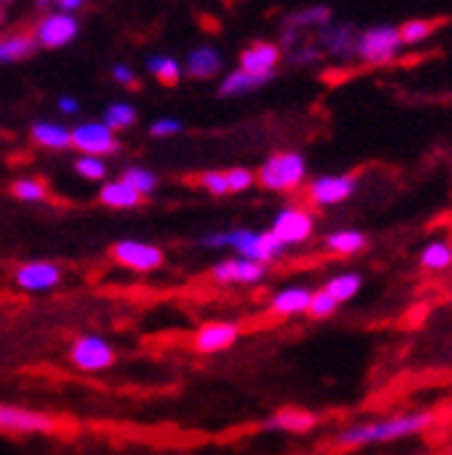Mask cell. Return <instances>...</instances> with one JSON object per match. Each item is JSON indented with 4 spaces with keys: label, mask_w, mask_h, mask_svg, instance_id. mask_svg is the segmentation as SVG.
<instances>
[{
    "label": "cell",
    "mask_w": 452,
    "mask_h": 455,
    "mask_svg": "<svg viewBox=\"0 0 452 455\" xmlns=\"http://www.w3.org/2000/svg\"><path fill=\"white\" fill-rule=\"evenodd\" d=\"M149 74L160 82V84H165V87H174L177 82H179V63L174 60V57H165V54H155V57H149Z\"/></svg>",
    "instance_id": "83f0119b"
},
{
    "label": "cell",
    "mask_w": 452,
    "mask_h": 455,
    "mask_svg": "<svg viewBox=\"0 0 452 455\" xmlns=\"http://www.w3.org/2000/svg\"><path fill=\"white\" fill-rule=\"evenodd\" d=\"M179 131H182V123H179V120H157V123L152 125V136H157V139L174 136V133H179Z\"/></svg>",
    "instance_id": "d590c367"
},
{
    "label": "cell",
    "mask_w": 452,
    "mask_h": 455,
    "mask_svg": "<svg viewBox=\"0 0 452 455\" xmlns=\"http://www.w3.org/2000/svg\"><path fill=\"white\" fill-rule=\"evenodd\" d=\"M111 258H115L120 266L125 268H133V271H152L163 263V252L155 247V244H147V242H117L111 247Z\"/></svg>",
    "instance_id": "30bf717a"
},
{
    "label": "cell",
    "mask_w": 452,
    "mask_h": 455,
    "mask_svg": "<svg viewBox=\"0 0 452 455\" xmlns=\"http://www.w3.org/2000/svg\"><path fill=\"white\" fill-rule=\"evenodd\" d=\"M71 144L84 152V155H111L120 152V141L115 139V131H111L106 123H87L71 131Z\"/></svg>",
    "instance_id": "52a82bcc"
},
{
    "label": "cell",
    "mask_w": 452,
    "mask_h": 455,
    "mask_svg": "<svg viewBox=\"0 0 452 455\" xmlns=\"http://www.w3.org/2000/svg\"><path fill=\"white\" fill-rule=\"evenodd\" d=\"M239 339V325L236 323H225V320H217V323H206L198 328L195 339H193V347L198 353H222L236 345Z\"/></svg>",
    "instance_id": "7c38bea8"
},
{
    "label": "cell",
    "mask_w": 452,
    "mask_h": 455,
    "mask_svg": "<svg viewBox=\"0 0 452 455\" xmlns=\"http://www.w3.org/2000/svg\"><path fill=\"white\" fill-rule=\"evenodd\" d=\"M433 423L431 412H412V415H395L385 420H371L361 423L353 428H345L336 436V444L342 447H366V444H385L395 439H407L415 434H423Z\"/></svg>",
    "instance_id": "6da1fadb"
},
{
    "label": "cell",
    "mask_w": 452,
    "mask_h": 455,
    "mask_svg": "<svg viewBox=\"0 0 452 455\" xmlns=\"http://www.w3.org/2000/svg\"><path fill=\"white\" fill-rule=\"evenodd\" d=\"M115 79H117V82H123V84H128L131 90H139V87H141L139 76H136L128 66H117V68H115Z\"/></svg>",
    "instance_id": "8d00e7d4"
},
{
    "label": "cell",
    "mask_w": 452,
    "mask_h": 455,
    "mask_svg": "<svg viewBox=\"0 0 452 455\" xmlns=\"http://www.w3.org/2000/svg\"><path fill=\"white\" fill-rule=\"evenodd\" d=\"M366 244H369V239L361 231H336V234L325 236V247L338 255H358L366 250Z\"/></svg>",
    "instance_id": "cb8c5ba5"
},
{
    "label": "cell",
    "mask_w": 452,
    "mask_h": 455,
    "mask_svg": "<svg viewBox=\"0 0 452 455\" xmlns=\"http://www.w3.org/2000/svg\"><path fill=\"white\" fill-rule=\"evenodd\" d=\"M274 76H258V74H247V71H236L231 74L219 84V95L222 98H231V95H242V92H252L260 90L263 84H268Z\"/></svg>",
    "instance_id": "603a6c76"
},
{
    "label": "cell",
    "mask_w": 452,
    "mask_h": 455,
    "mask_svg": "<svg viewBox=\"0 0 452 455\" xmlns=\"http://www.w3.org/2000/svg\"><path fill=\"white\" fill-rule=\"evenodd\" d=\"M74 168H76V174L84 177V180H103L106 177V163L100 157H95V155L79 157Z\"/></svg>",
    "instance_id": "e575fe53"
},
{
    "label": "cell",
    "mask_w": 452,
    "mask_h": 455,
    "mask_svg": "<svg viewBox=\"0 0 452 455\" xmlns=\"http://www.w3.org/2000/svg\"><path fill=\"white\" fill-rule=\"evenodd\" d=\"M401 46L404 44H401L399 28L379 25V28H371L366 33H358L355 54L369 66H385V63L393 60L395 54H399Z\"/></svg>",
    "instance_id": "277c9868"
},
{
    "label": "cell",
    "mask_w": 452,
    "mask_h": 455,
    "mask_svg": "<svg viewBox=\"0 0 452 455\" xmlns=\"http://www.w3.org/2000/svg\"><path fill=\"white\" fill-rule=\"evenodd\" d=\"M304 174L306 160L298 152H282L263 163V168L258 171V182L266 190H293L301 185Z\"/></svg>",
    "instance_id": "3957f363"
},
{
    "label": "cell",
    "mask_w": 452,
    "mask_h": 455,
    "mask_svg": "<svg viewBox=\"0 0 452 455\" xmlns=\"http://www.w3.org/2000/svg\"><path fill=\"white\" fill-rule=\"evenodd\" d=\"M222 68V57L214 49H195L187 57V74L195 79H209Z\"/></svg>",
    "instance_id": "7402d4cb"
},
{
    "label": "cell",
    "mask_w": 452,
    "mask_h": 455,
    "mask_svg": "<svg viewBox=\"0 0 452 455\" xmlns=\"http://www.w3.org/2000/svg\"><path fill=\"white\" fill-rule=\"evenodd\" d=\"M336 309H338V301H336L330 293L317 291V293H312V299H309V309H306V312H309L314 320H325V317H330Z\"/></svg>",
    "instance_id": "d6a6232c"
},
{
    "label": "cell",
    "mask_w": 452,
    "mask_h": 455,
    "mask_svg": "<svg viewBox=\"0 0 452 455\" xmlns=\"http://www.w3.org/2000/svg\"><path fill=\"white\" fill-rule=\"evenodd\" d=\"M58 106H60V111H66V114H76V111H79V103H76L74 98H60Z\"/></svg>",
    "instance_id": "f35d334b"
},
{
    "label": "cell",
    "mask_w": 452,
    "mask_h": 455,
    "mask_svg": "<svg viewBox=\"0 0 452 455\" xmlns=\"http://www.w3.org/2000/svg\"><path fill=\"white\" fill-rule=\"evenodd\" d=\"M309 299H312V291L306 288H298V284H290V288H282L274 293L271 299V309L276 315H301L309 309Z\"/></svg>",
    "instance_id": "d6986e66"
},
{
    "label": "cell",
    "mask_w": 452,
    "mask_h": 455,
    "mask_svg": "<svg viewBox=\"0 0 452 455\" xmlns=\"http://www.w3.org/2000/svg\"><path fill=\"white\" fill-rule=\"evenodd\" d=\"M79 33V22L71 14H49L46 20H41V25L36 28V41L38 46H66L76 38Z\"/></svg>",
    "instance_id": "4fadbf2b"
},
{
    "label": "cell",
    "mask_w": 452,
    "mask_h": 455,
    "mask_svg": "<svg viewBox=\"0 0 452 455\" xmlns=\"http://www.w3.org/2000/svg\"><path fill=\"white\" fill-rule=\"evenodd\" d=\"M322 44L330 54L336 57H350L355 54V44H358V33L347 25H338V28H328L322 33Z\"/></svg>",
    "instance_id": "ffe728a7"
},
{
    "label": "cell",
    "mask_w": 452,
    "mask_h": 455,
    "mask_svg": "<svg viewBox=\"0 0 452 455\" xmlns=\"http://www.w3.org/2000/svg\"><path fill=\"white\" fill-rule=\"evenodd\" d=\"M0 431L44 434V431H54V420L38 410H28V407H17V404H0Z\"/></svg>",
    "instance_id": "8992f818"
},
{
    "label": "cell",
    "mask_w": 452,
    "mask_h": 455,
    "mask_svg": "<svg viewBox=\"0 0 452 455\" xmlns=\"http://www.w3.org/2000/svg\"><path fill=\"white\" fill-rule=\"evenodd\" d=\"M136 123V111H133V106H128V103H115V106H108L106 108V125L111 128V131H123V128H128V125H133Z\"/></svg>",
    "instance_id": "1f68e13d"
},
{
    "label": "cell",
    "mask_w": 452,
    "mask_h": 455,
    "mask_svg": "<svg viewBox=\"0 0 452 455\" xmlns=\"http://www.w3.org/2000/svg\"><path fill=\"white\" fill-rule=\"evenodd\" d=\"M420 263H423L425 268L441 271V268H447V266L452 263V247L444 244V242H433V244H428V247L420 252Z\"/></svg>",
    "instance_id": "f1b7e54d"
},
{
    "label": "cell",
    "mask_w": 452,
    "mask_h": 455,
    "mask_svg": "<svg viewBox=\"0 0 452 455\" xmlns=\"http://www.w3.org/2000/svg\"><path fill=\"white\" fill-rule=\"evenodd\" d=\"M328 20H330V9L325 6H312L306 12H296L288 17V30H296V28H309V25H325L328 28Z\"/></svg>",
    "instance_id": "f546056e"
},
{
    "label": "cell",
    "mask_w": 452,
    "mask_h": 455,
    "mask_svg": "<svg viewBox=\"0 0 452 455\" xmlns=\"http://www.w3.org/2000/svg\"><path fill=\"white\" fill-rule=\"evenodd\" d=\"M203 247L219 250V247H231L239 252V258L255 260V263H268L276 260L282 252H285V244H282L271 231L258 234V231H247V228H236V231H222V234H209L201 239Z\"/></svg>",
    "instance_id": "7a4b0ae2"
},
{
    "label": "cell",
    "mask_w": 452,
    "mask_h": 455,
    "mask_svg": "<svg viewBox=\"0 0 452 455\" xmlns=\"http://www.w3.org/2000/svg\"><path fill=\"white\" fill-rule=\"evenodd\" d=\"M71 361L82 371H103L115 363V347L103 336H82L74 341Z\"/></svg>",
    "instance_id": "5b68a950"
},
{
    "label": "cell",
    "mask_w": 452,
    "mask_h": 455,
    "mask_svg": "<svg viewBox=\"0 0 452 455\" xmlns=\"http://www.w3.org/2000/svg\"><path fill=\"white\" fill-rule=\"evenodd\" d=\"M38 4H46V0H38Z\"/></svg>",
    "instance_id": "b9f144b4"
},
{
    "label": "cell",
    "mask_w": 452,
    "mask_h": 455,
    "mask_svg": "<svg viewBox=\"0 0 452 455\" xmlns=\"http://www.w3.org/2000/svg\"><path fill=\"white\" fill-rule=\"evenodd\" d=\"M38 41L33 30H14L9 36H0V63H14V60H25L36 52Z\"/></svg>",
    "instance_id": "ac0fdd59"
},
{
    "label": "cell",
    "mask_w": 452,
    "mask_h": 455,
    "mask_svg": "<svg viewBox=\"0 0 452 455\" xmlns=\"http://www.w3.org/2000/svg\"><path fill=\"white\" fill-rule=\"evenodd\" d=\"M123 182H128L139 196H149L157 188V177L147 168H128L123 174Z\"/></svg>",
    "instance_id": "4dcf8cb0"
},
{
    "label": "cell",
    "mask_w": 452,
    "mask_h": 455,
    "mask_svg": "<svg viewBox=\"0 0 452 455\" xmlns=\"http://www.w3.org/2000/svg\"><path fill=\"white\" fill-rule=\"evenodd\" d=\"M447 20H409L399 28V36H401V44H420L425 41L428 36H433Z\"/></svg>",
    "instance_id": "4316f807"
},
{
    "label": "cell",
    "mask_w": 452,
    "mask_h": 455,
    "mask_svg": "<svg viewBox=\"0 0 452 455\" xmlns=\"http://www.w3.org/2000/svg\"><path fill=\"white\" fill-rule=\"evenodd\" d=\"M279 63V49L274 44H255L242 52V71L258 74V76H274Z\"/></svg>",
    "instance_id": "2e32d148"
},
{
    "label": "cell",
    "mask_w": 452,
    "mask_h": 455,
    "mask_svg": "<svg viewBox=\"0 0 452 455\" xmlns=\"http://www.w3.org/2000/svg\"><path fill=\"white\" fill-rule=\"evenodd\" d=\"M314 426H317V418L309 410H279L263 423L266 431H285V434H304Z\"/></svg>",
    "instance_id": "e0dca14e"
},
{
    "label": "cell",
    "mask_w": 452,
    "mask_h": 455,
    "mask_svg": "<svg viewBox=\"0 0 452 455\" xmlns=\"http://www.w3.org/2000/svg\"><path fill=\"white\" fill-rule=\"evenodd\" d=\"M361 284H363L361 274H353V271H350V274H338V276H333L322 291L330 293L338 304H345V301H353V299L358 296Z\"/></svg>",
    "instance_id": "484cf974"
},
{
    "label": "cell",
    "mask_w": 452,
    "mask_h": 455,
    "mask_svg": "<svg viewBox=\"0 0 452 455\" xmlns=\"http://www.w3.org/2000/svg\"><path fill=\"white\" fill-rule=\"evenodd\" d=\"M255 174L247 168H231V171H203L198 174L195 185L203 188L211 196H228V193H239L252 188Z\"/></svg>",
    "instance_id": "9c48e42d"
},
{
    "label": "cell",
    "mask_w": 452,
    "mask_h": 455,
    "mask_svg": "<svg viewBox=\"0 0 452 455\" xmlns=\"http://www.w3.org/2000/svg\"><path fill=\"white\" fill-rule=\"evenodd\" d=\"M100 201L106 204V206H115V209H133V206H139L141 201H144V196H139L128 182H108V185H103V190H100Z\"/></svg>",
    "instance_id": "44dd1931"
},
{
    "label": "cell",
    "mask_w": 452,
    "mask_h": 455,
    "mask_svg": "<svg viewBox=\"0 0 452 455\" xmlns=\"http://www.w3.org/2000/svg\"><path fill=\"white\" fill-rule=\"evenodd\" d=\"M12 193L20 201H44L46 198V185L38 182V180H20V182L12 185Z\"/></svg>",
    "instance_id": "836d02e7"
},
{
    "label": "cell",
    "mask_w": 452,
    "mask_h": 455,
    "mask_svg": "<svg viewBox=\"0 0 452 455\" xmlns=\"http://www.w3.org/2000/svg\"><path fill=\"white\" fill-rule=\"evenodd\" d=\"M58 4L63 6V12H74V9L82 6V0H58Z\"/></svg>",
    "instance_id": "ab89813d"
},
{
    "label": "cell",
    "mask_w": 452,
    "mask_h": 455,
    "mask_svg": "<svg viewBox=\"0 0 452 455\" xmlns=\"http://www.w3.org/2000/svg\"><path fill=\"white\" fill-rule=\"evenodd\" d=\"M355 190H358L355 177H320L312 182L309 198L320 206H336V204H345L347 198H353Z\"/></svg>",
    "instance_id": "9a60e30c"
},
{
    "label": "cell",
    "mask_w": 452,
    "mask_h": 455,
    "mask_svg": "<svg viewBox=\"0 0 452 455\" xmlns=\"http://www.w3.org/2000/svg\"><path fill=\"white\" fill-rule=\"evenodd\" d=\"M14 279L28 293H44V291L58 288L60 279H63V271L49 260H33V263H25Z\"/></svg>",
    "instance_id": "8fae6325"
},
{
    "label": "cell",
    "mask_w": 452,
    "mask_h": 455,
    "mask_svg": "<svg viewBox=\"0 0 452 455\" xmlns=\"http://www.w3.org/2000/svg\"><path fill=\"white\" fill-rule=\"evenodd\" d=\"M317 57H320V49H314V46H304V49H298V52H296L293 60H296V63H309V60H317Z\"/></svg>",
    "instance_id": "74e56055"
},
{
    "label": "cell",
    "mask_w": 452,
    "mask_h": 455,
    "mask_svg": "<svg viewBox=\"0 0 452 455\" xmlns=\"http://www.w3.org/2000/svg\"><path fill=\"white\" fill-rule=\"evenodd\" d=\"M211 276L219 284H255L266 276V266L247 258H228L211 268Z\"/></svg>",
    "instance_id": "5bb4252c"
},
{
    "label": "cell",
    "mask_w": 452,
    "mask_h": 455,
    "mask_svg": "<svg viewBox=\"0 0 452 455\" xmlns=\"http://www.w3.org/2000/svg\"><path fill=\"white\" fill-rule=\"evenodd\" d=\"M312 231H314V220L304 209H282L271 225V234L285 247L306 242L312 236Z\"/></svg>",
    "instance_id": "ba28073f"
},
{
    "label": "cell",
    "mask_w": 452,
    "mask_h": 455,
    "mask_svg": "<svg viewBox=\"0 0 452 455\" xmlns=\"http://www.w3.org/2000/svg\"><path fill=\"white\" fill-rule=\"evenodd\" d=\"M6 6H9V0H0V25L6 20Z\"/></svg>",
    "instance_id": "60d3db41"
},
{
    "label": "cell",
    "mask_w": 452,
    "mask_h": 455,
    "mask_svg": "<svg viewBox=\"0 0 452 455\" xmlns=\"http://www.w3.org/2000/svg\"><path fill=\"white\" fill-rule=\"evenodd\" d=\"M33 139L41 147H49V149H66V147H71V131H66L58 123H36L33 125Z\"/></svg>",
    "instance_id": "d4e9b609"
}]
</instances>
